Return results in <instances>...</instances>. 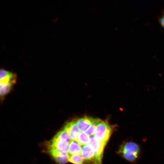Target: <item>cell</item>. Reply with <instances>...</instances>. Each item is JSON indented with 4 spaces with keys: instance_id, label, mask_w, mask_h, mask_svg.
Wrapping results in <instances>:
<instances>
[{
    "instance_id": "13",
    "label": "cell",
    "mask_w": 164,
    "mask_h": 164,
    "mask_svg": "<svg viewBox=\"0 0 164 164\" xmlns=\"http://www.w3.org/2000/svg\"><path fill=\"white\" fill-rule=\"evenodd\" d=\"M101 121L99 119L94 118L92 124L85 133L89 136L93 135L95 134L97 126Z\"/></svg>"
},
{
    "instance_id": "9",
    "label": "cell",
    "mask_w": 164,
    "mask_h": 164,
    "mask_svg": "<svg viewBox=\"0 0 164 164\" xmlns=\"http://www.w3.org/2000/svg\"><path fill=\"white\" fill-rule=\"evenodd\" d=\"M81 145L76 141H71L69 143L68 152L70 155H81L82 150Z\"/></svg>"
},
{
    "instance_id": "12",
    "label": "cell",
    "mask_w": 164,
    "mask_h": 164,
    "mask_svg": "<svg viewBox=\"0 0 164 164\" xmlns=\"http://www.w3.org/2000/svg\"><path fill=\"white\" fill-rule=\"evenodd\" d=\"M69 161L74 164H84V159L80 155H70Z\"/></svg>"
},
{
    "instance_id": "2",
    "label": "cell",
    "mask_w": 164,
    "mask_h": 164,
    "mask_svg": "<svg viewBox=\"0 0 164 164\" xmlns=\"http://www.w3.org/2000/svg\"><path fill=\"white\" fill-rule=\"evenodd\" d=\"M112 132V126L106 121L101 120L97 126L94 135L105 146Z\"/></svg>"
},
{
    "instance_id": "15",
    "label": "cell",
    "mask_w": 164,
    "mask_h": 164,
    "mask_svg": "<svg viewBox=\"0 0 164 164\" xmlns=\"http://www.w3.org/2000/svg\"><path fill=\"white\" fill-rule=\"evenodd\" d=\"M158 20L161 26L164 28V12H162L161 16L159 18Z\"/></svg>"
},
{
    "instance_id": "6",
    "label": "cell",
    "mask_w": 164,
    "mask_h": 164,
    "mask_svg": "<svg viewBox=\"0 0 164 164\" xmlns=\"http://www.w3.org/2000/svg\"><path fill=\"white\" fill-rule=\"evenodd\" d=\"M48 151L56 161L60 164H65L69 161L68 153L62 152L52 148H48Z\"/></svg>"
},
{
    "instance_id": "10",
    "label": "cell",
    "mask_w": 164,
    "mask_h": 164,
    "mask_svg": "<svg viewBox=\"0 0 164 164\" xmlns=\"http://www.w3.org/2000/svg\"><path fill=\"white\" fill-rule=\"evenodd\" d=\"M13 85L10 84L0 83V94L1 98H3L12 89Z\"/></svg>"
},
{
    "instance_id": "3",
    "label": "cell",
    "mask_w": 164,
    "mask_h": 164,
    "mask_svg": "<svg viewBox=\"0 0 164 164\" xmlns=\"http://www.w3.org/2000/svg\"><path fill=\"white\" fill-rule=\"evenodd\" d=\"M89 144L94 152V157L92 162V164H102L103 151L105 146L95 136L90 138Z\"/></svg>"
},
{
    "instance_id": "1",
    "label": "cell",
    "mask_w": 164,
    "mask_h": 164,
    "mask_svg": "<svg viewBox=\"0 0 164 164\" xmlns=\"http://www.w3.org/2000/svg\"><path fill=\"white\" fill-rule=\"evenodd\" d=\"M118 153L123 158L132 163H136L140 158L141 149L139 145L133 142H125L120 146Z\"/></svg>"
},
{
    "instance_id": "7",
    "label": "cell",
    "mask_w": 164,
    "mask_h": 164,
    "mask_svg": "<svg viewBox=\"0 0 164 164\" xmlns=\"http://www.w3.org/2000/svg\"><path fill=\"white\" fill-rule=\"evenodd\" d=\"M94 118L84 117L76 121V124L81 132H86L92 124Z\"/></svg>"
},
{
    "instance_id": "5",
    "label": "cell",
    "mask_w": 164,
    "mask_h": 164,
    "mask_svg": "<svg viewBox=\"0 0 164 164\" xmlns=\"http://www.w3.org/2000/svg\"><path fill=\"white\" fill-rule=\"evenodd\" d=\"M64 129L68 134L72 141L77 139L81 132L75 121L68 122L64 127Z\"/></svg>"
},
{
    "instance_id": "8",
    "label": "cell",
    "mask_w": 164,
    "mask_h": 164,
    "mask_svg": "<svg viewBox=\"0 0 164 164\" xmlns=\"http://www.w3.org/2000/svg\"><path fill=\"white\" fill-rule=\"evenodd\" d=\"M81 155L84 160L91 162L94 157V151L89 144L83 145Z\"/></svg>"
},
{
    "instance_id": "14",
    "label": "cell",
    "mask_w": 164,
    "mask_h": 164,
    "mask_svg": "<svg viewBox=\"0 0 164 164\" xmlns=\"http://www.w3.org/2000/svg\"><path fill=\"white\" fill-rule=\"evenodd\" d=\"M57 134L61 138L66 140L69 143L72 141L68 134L64 129L60 131Z\"/></svg>"
},
{
    "instance_id": "4",
    "label": "cell",
    "mask_w": 164,
    "mask_h": 164,
    "mask_svg": "<svg viewBox=\"0 0 164 164\" xmlns=\"http://www.w3.org/2000/svg\"><path fill=\"white\" fill-rule=\"evenodd\" d=\"M69 143L60 137L57 134L48 143V148L56 149L61 152L68 153Z\"/></svg>"
},
{
    "instance_id": "11",
    "label": "cell",
    "mask_w": 164,
    "mask_h": 164,
    "mask_svg": "<svg viewBox=\"0 0 164 164\" xmlns=\"http://www.w3.org/2000/svg\"><path fill=\"white\" fill-rule=\"evenodd\" d=\"M90 138L86 133L81 132L78 138L76 140L81 145H83L88 144L90 142Z\"/></svg>"
}]
</instances>
